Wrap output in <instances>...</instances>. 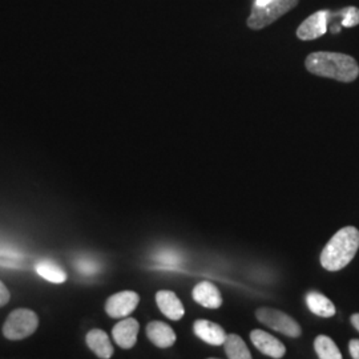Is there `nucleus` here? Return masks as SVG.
Segmentation results:
<instances>
[{
	"instance_id": "obj_24",
	"label": "nucleus",
	"mask_w": 359,
	"mask_h": 359,
	"mask_svg": "<svg viewBox=\"0 0 359 359\" xmlns=\"http://www.w3.org/2000/svg\"><path fill=\"white\" fill-rule=\"evenodd\" d=\"M208 359H218V358H208Z\"/></svg>"
},
{
	"instance_id": "obj_7",
	"label": "nucleus",
	"mask_w": 359,
	"mask_h": 359,
	"mask_svg": "<svg viewBox=\"0 0 359 359\" xmlns=\"http://www.w3.org/2000/svg\"><path fill=\"white\" fill-rule=\"evenodd\" d=\"M250 341L262 354L270 358L281 359L286 354V347L283 342L264 330H253L250 333Z\"/></svg>"
},
{
	"instance_id": "obj_9",
	"label": "nucleus",
	"mask_w": 359,
	"mask_h": 359,
	"mask_svg": "<svg viewBox=\"0 0 359 359\" xmlns=\"http://www.w3.org/2000/svg\"><path fill=\"white\" fill-rule=\"evenodd\" d=\"M140 325L135 318H124L116 323L112 329V337L116 345L124 350H129L136 345Z\"/></svg>"
},
{
	"instance_id": "obj_12",
	"label": "nucleus",
	"mask_w": 359,
	"mask_h": 359,
	"mask_svg": "<svg viewBox=\"0 0 359 359\" xmlns=\"http://www.w3.org/2000/svg\"><path fill=\"white\" fill-rule=\"evenodd\" d=\"M359 25V8L357 7H345L339 11H327V29L332 34H338L344 27H351Z\"/></svg>"
},
{
	"instance_id": "obj_21",
	"label": "nucleus",
	"mask_w": 359,
	"mask_h": 359,
	"mask_svg": "<svg viewBox=\"0 0 359 359\" xmlns=\"http://www.w3.org/2000/svg\"><path fill=\"white\" fill-rule=\"evenodd\" d=\"M157 262L160 264V265H163V266H169V268H172L173 265H177V262H179V258L177 257L173 256H168L167 258L164 256H158L157 258Z\"/></svg>"
},
{
	"instance_id": "obj_11",
	"label": "nucleus",
	"mask_w": 359,
	"mask_h": 359,
	"mask_svg": "<svg viewBox=\"0 0 359 359\" xmlns=\"http://www.w3.org/2000/svg\"><path fill=\"white\" fill-rule=\"evenodd\" d=\"M156 304L160 309V311L172 321H180L184 314L185 309L182 302L180 301L176 293L170 290H160L156 293Z\"/></svg>"
},
{
	"instance_id": "obj_23",
	"label": "nucleus",
	"mask_w": 359,
	"mask_h": 359,
	"mask_svg": "<svg viewBox=\"0 0 359 359\" xmlns=\"http://www.w3.org/2000/svg\"><path fill=\"white\" fill-rule=\"evenodd\" d=\"M351 325L359 332V313L351 316Z\"/></svg>"
},
{
	"instance_id": "obj_19",
	"label": "nucleus",
	"mask_w": 359,
	"mask_h": 359,
	"mask_svg": "<svg viewBox=\"0 0 359 359\" xmlns=\"http://www.w3.org/2000/svg\"><path fill=\"white\" fill-rule=\"evenodd\" d=\"M314 350L320 359H344L335 342L327 335H318L316 338Z\"/></svg>"
},
{
	"instance_id": "obj_1",
	"label": "nucleus",
	"mask_w": 359,
	"mask_h": 359,
	"mask_svg": "<svg viewBox=\"0 0 359 359\" xmlns=\"http://www.w3.org/2000/svg\"><path fill=\"white\" fill-rule=\"evenodd\" d=\"M305 65L313 75L333 79L341 83H353L359 76L357 60L339 52H313L306 57Z\"/></svg>"
},
{
	"instance_id": "obj_20",
	"label": "nucleus",
	"mask_w": 359,
	"mask_h": 359,
	"mask_svg": "<svg viewBox=\"0 0 359 359\" xmlns=\"http://www.w3.org/2000/svg\"><path fill=\"white\" fill-rule=\"evenodd\" d=\"M11 299V294L10 290L7 289V286L0 281V308L6 306Z\"/></svg>"
},
{
	"instance_id": "obj_18",
	"label": "nucleus",
	"mask_w": 359,
	"mask_h": 359,
	"mask_svg": "<svg viewBox=\"0 0 359 359\" xmlns=\"http://www.w3.org/2000/svg\"><path fill=\"white\" fill-rule=\"evenodd\" d=\"M222 346L229 359H253L244 339L237 334H229Z\"/></svg>"
},
{
	"instance_id": "obj_5",
	"label": "nucleus",
	"mask_w": 359,
	"mask_h": 359,
	"mask_svg": "<svg viewBox=\"0 0 359 359\" xmlns=\"http://www.w3.org/2000/svg\"><path fill=\"white\" fill-rule=\"evenodd\" d=\"M256 317L258 321L266 325L270 329L290 338H298L302 334L299 323L281 310L271 308L257 309Z\"/></svg>"
},
{
	"instance_id": "obj_15",
	"label": "nucleus",
	"mask_w": 359,
	"mask_h": 359,
	"mask_svg": "<svg viewBox=\"0 0 359 359\" xmlns=\"http://www.w3.org/2000/svg\"><path fill=\"white\" fill-rule=\"evenodd\" d=\"M193 299L206 309H218L222 305V295L217 286L212 283H200L194 286Z\"/></svg>"
},
{
	"instance_id": "obj_8",
	"label": "nucleus",
	"mask_w": 359,
	"mask_h": 359,
	"mask_svg": "<svg viewBox=\"0 0 359 359\" xmlns=\"http://www.w3.org/2000/svg\"><path fill=\"white\" fill-rule=\"evenodd\" d=\"M327 31V11L323 10L305 19L297 29V36L301 40H314L323 36Z\"/></svg>"
},
{
	"instance_id": "obj_14",
	"label": "nucleus",
	"mask_w": 359,
	"mask_h": 359,
	"mask_svg": "<svg viewBox=\"0 0 359 359\" xmlns=\"http://www.w3.org/2000/svg\"><path fill=\"white\" fill-rule=\"evenodd\" d=\"M86 344L90 347V351L100 359H111L115 353L108 334L102 329L90 330L86 335Z\"/></svg>"
},
{
	"instance_id": "obj_16",
	"label": "nucleus",
	"mask_w": 359,
	"mask_h": 359,
	"mask_svg": "<svg viewBox=\"0 0 359 359\" xmlns=\"http://www.w3.org/2000/svg\"><path fill=\"white\" fill-rule=\"evenodd\" d=\"M306 305L313 314L322 318H330L337 313L333 302L320 292H309L306 295Z\"/></svg>"
},
{
	"instance_id": "obj_3",
	"label": "nucleus",
	"mask_w": 359,
	"mask_h": 359,
	"mask_svg": "<svg viewBox=\"0 0 359 359\" xmlns=\"http://www.w3.org/2000/svg\"><path fill=\"white\" fill-rule=\"evenodd\" d=\"M299 0H256L248 26L252 29H262L270 26L285 13L297 7Z\"/></svg>"
},
{
	"instance_id": "obj_4",
	"label": "nucleus",
	"mask_w": 359,
	"mask_h": 359,
	"mask_svg": "<svg viewBox=\"0 0 359 359\" xmlns=\"http://www.w3.org/2000/svg\"><path fill=\"white\" fill-rule=\"evenodd\" d=\"M38 314L31 309H15L3 325V335L10 341H22L36 332Z\"/></svg>"
},
{
	"instance_id": "obj_17",
	"label": "nucleus",
	"mask_w": 359,
	"mask_h": 359,
	"mask_svg": "<svg viewBox=\"0 0 359 359\" xmlns=\"http://www.w3.org/2000/svg\"><path fill=\"white\" fill-rule=\"evenodd\" d=\"M36 273L41 278L52 283H63L67 280V273L62 269L57 264L52 262L50 259H41L35 266Z\"/></svg>"
},
{
	"instance_id": "obj_22",
	"label": "nucleus",
	"mask_w": 359,
	"mask_h": 359,
	"mask_svg": "<svg viewBox=\"0 0 359 359\" xmlns=\"http://www.w3.org/2000/svg\"><path fill=\"white\" fill-rule=\"evenodd\" d=\"M348 351L353 359H359V339H351L348 342Z\"/></svg>"
},
{
	"instance_id": "obj_10",
	"label": "nucleus",
	"mask_w": 359,
	"mask_h": 359,
	"mask_svg": "<svg viewBox=\"0 0 359 359\" xmlns=\"http://www.w3.org/2000/svg\"><path fill=\"white\" fill-rule=\"evenodd\" d=\"M193 332L206 344L213 346H222L228 338L225 330L215 322L197 320L193 323Z\"/></svg>"
},
{
	"instance_id": "obj_6",
	"label": "nucleus",
	"mask_w": 359,
	"mask_h": 359,
	"mask_svg": "<svg viewBox=\"0 0 359 359\" xmlns=\"http://www.w3.org/2000/svg\"><path fill=\"white\" fill-rule=\"evenodd\" d=\"M140 302V295L132 290L112 294L105 302V313L111 318H124L133 313Z\"/></svg>"
},
{
	"instance_id": "obj_13",
	"label": "nucleus",
	"mask_w": 359,
	"mask_h": 359,
	"mask_svg": "<svg viewBox=\"0 0 359 359\" xmlns=\"http://www.w3.org/2000/svg\"><path fill=\"white\" fill-rule=\"evenodd\" d=\"M147 337L158 348H168L172 347L176 342V333L175 330L161 321H152L147 325Z\"/></svg>"
},
{
	"instance_id": "obj_2",
	"label": "nucleus",
	"mask_w": 359,
	"mask_h": 359,
	"mask_svg": "<svg viewBox=\"0 0 359 359\" xmlns=\"http://www.w3.org/2000/svg\"><path fill=\"white\" fill-rule=\"evenodd\" d=\"M359 249V231L354 226L342 228L334 234L322 250L321 265L329 271L346 268Z\"/></svg>"
}]
</instances>
